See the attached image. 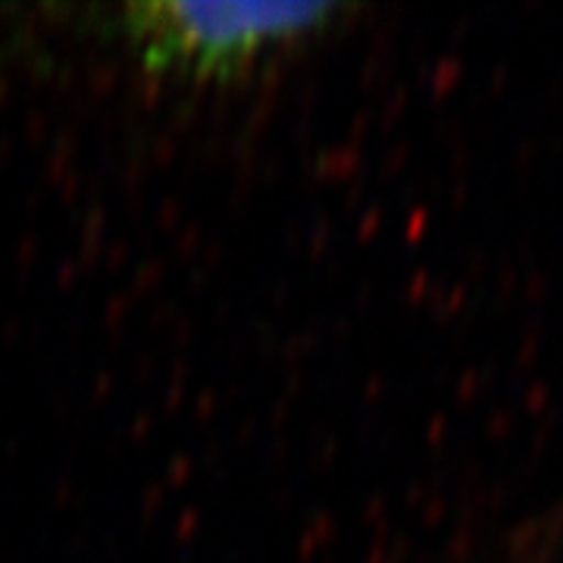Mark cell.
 Instances as JSON below:
<instances>
[{
	"mask_svg": "<svg viewBox=\"0 0 563 563\" xmlns=\"http://www.w3.org/2000/svg\"><path fill=\"white\" fill-rule=\"evenodd\" d=\"M332 3H179L151 0L120 10V35L151 73L185 79L244 76L276 51L320 32Z\"/></svg>",
	"mask_w": 563,
	"mask_h": 563,
	"instance_id": "6da1fadb",
	"label": "cell"
}]
</instances>
